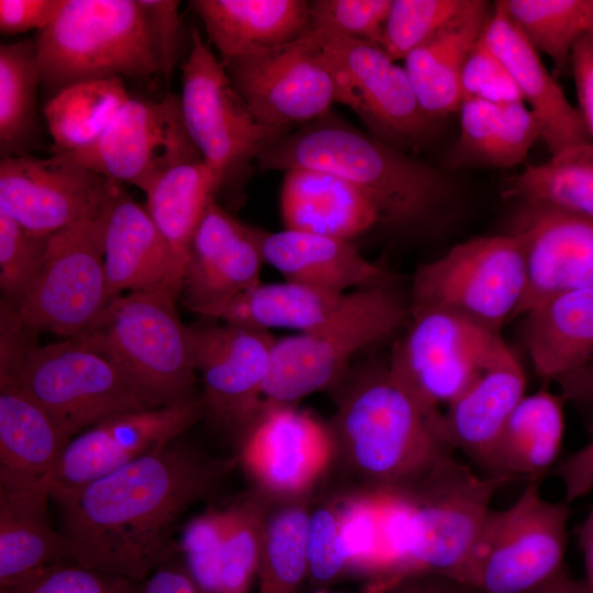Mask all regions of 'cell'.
I'll use <instances>...</instances> for the list:
<instances>
[{"mask_svg": "<svg viewBox=\"0 0 593 593\" xmlns=\"http://www.w3.org/2000/svg\"><path fill=\"white\" fill-rule=\"evenodd\" d=\"M251 488L273 500L314 494L327 473V423L293 404L266 402L236 446Z\"/></svg>", "mask_w": 593, "mask_h": 593, "instance_id": "obj_19", "label": "cell"}, {"mask_svg": "<svg viewBox=\"0 0 593 593\" xmlns=\"http://www.w3.org/2000/svg\"><path fill=\"white\" fill-rule=\"evenodd\" d=\"M181 82L186 128L220 191L240 180L250 163L290 131L262 122L251 111L197 29Z\"/></svg>", "mask_w": 593, "mask_h": 593, "instance_id": "obj_12", "label": "cell"}, {"mask_svg": "<svg viewBox=\"0 0 593 593\" xmlns=\"http://www.w3.org/2000/svg\"><path fill=\"white\" fill-rule=\"evenodd\" d=\"M49 237L27 230L0 210V288L4 301L15 309L41 266Z\"/></svg>", "mask_w": 593, "mask_h": 593, "instance_id": "obj_45", "label": "cell"}, {"mask_svg": "<svg viewBox=\"0 0 593 593\" xmlns=\"http://www.w3.org/2000/svg\"><path fill=\"white\" fill-rule=\"evenodd\" d=\"M60 155L144 193L174 167L203 161L174 93L159 101L130 98L98 139Z\"/></svg>", "mask_w": 593, "mask_h": 593, "instance_id": "obj_15", "label": "cell"}, {"mask_svg": "<svg viewBox=\"0 0 593 593\" xmlns=\"http://www.w3.org/2000/svg\"><path fill=\"white\" fill-rule=\"evenodd\" d=\"M370 585L372 593H475L456 579L428 571H410Z\"/></svg>", "mask_w": 593, "mask_h": 593, "instance_id": "obj_53", "label": "cell"}, {"mask_svg": "<svg viewBox=\"0 0 593 593\" xmlns=\"http://www.w3.org/2000/svg\"><path fill=\"white\" fill-rule=\"evenodd\" d=\"M513 232L522 235L526 255V286L513 317L593 286V219L523 205Z\"/></svg>", "mask_w": 593, "mask_h": 593, "instance_id": "obj_22", "label": "cell"}, {"mask_svg": "<svg viewBox=\"0 0 593 593\" xmlns=\"http://www.w3.org/2000/svg\"><path fill=\"white\" fill-rule=\"evenodd\" d=\"M332 394V457L323 481L339 491L398 500L451 454L441 415L427 413L388 363L349 370Z\"/></svg>", "mask_w": 593, "mask_h": 593, "instance_id": "obj_2", "label": "cell"}, {"mask_svg": "<svg viewBox=\"0 0 593 593\" xmlns=\"http://www.w3.org/2000/svg\"><path fill=\"white\" fill-rule=\"evenodd\" d=\"M491 12L486 1L471 0L460 14L404 59L419 104L432 120L459 110L462 69Z\"/></svg>", "mask_w": 593, "mask_h": 593, "instance_id": "obj_30", "label": "cell"}, {"mask_svg": "<svg viewBox=\"0 0 593 593\" xmlns=\"http://www.w3.org/2000/svg\"><path fill=\"white\" fill-rule=\"evenodd\" d=\"M522 34L556 70L570 68L572 48L585 34L586 0H502Z\"/></svg>", "mask_w": 593, "mask_h": 593, "instance_id": "obj_41", "label": "cell"}, {"mask_svg": "<svg viewBox=\"0 0 593 593\" xmlns=\"http://www.w3.org/2000/svg\"><path fill=\"white\" fill-rule=\"evenodd\" d=\"M107 296L171 290L181 295L184 267L148 212L124 191L113 202L104 240Z\"/></svg>", "mask_w": 593, "mask_h": 593, "instance_id": "obj_23", "label": "cell"}, {"mask_svg": "<svg viewBox=\"0 0 593 593\" xmlns=\"http://www.w3.org/2000/svg\"><path fill=\"white\" fill-rule=\"evenodd\" d=\"M528 593H590L584 581L571 577L564 569L551 580Z\"/></svg>", "mask_w": 593, "mask_h": 593, "instance_id": "obj_58", "label": "cell"}, {"mask_svg": "<svg viewBox=\"0 0 593 593\" xmlns=\"http://www.w3.org/2000/svg\"><path fill=\"white\" fill-rule=\"evenodd\" d=\"M71 439L14 379L0 374V488L35 489Z\"/></svg>", "mask_w": 593, "mask_h": 593, "instance_id": "obj_26", "label": "cell"}, {"mask_svg": "<svg viewBox=\"0 0 593 593\" xmlns=\"http://www.w3.org/2000/svg\"><path fill=\"white\" fill-rule=\"evenodd\" d=\"M556 382L564 403L572 404L593 423V357Z\"/></svg>", "mask_w": 593, "mask_h": 593, "instance_id": "obj_56", "label": "cell"}, {"mask_svg": "<svg viewBox=\"0 0 593 593\" xmlns=\"http://www.w3.org/2000/svg\"><path fill=\"white\" fill-rule=\"evenodd\" d=\"M460 131L450 154L454 165L510 168L522 163L541 137L536 114L524 102L499 104L463 99Z\"/></svg>", "mask_w": 593, "mask_h": 593, "instance_id": "obj_34", "label": "cell"}, {"mask_svg": "<svg viewBox=\"0 0 593 593\" xmlns=\"http://www.w3.org/2000/svg\"><path fill=\"white\" fill-rule=\"evenodd\" d=\"M567 502L544 499L535 480L505 510H490L475 541L465 584L475 593H528L563 568Z\"/></svg>", "mask_w": 593, "mask_h": 593, "instance_id": "obj_10", "label": "cell"}, {"mask_svg": "<svg viewBox=\"0 0 593 593\" xmlns=\"http://www.w3.org/2000/svg\"><path fill=\"white\" fill-rule=\"evenodd\" d=\"M392 0L309 1L310 30L380 44Z\"/></svg>", "mask_w": 593, "mask_h": 593, "instance_id": "obj_48", "label": "cell"}, {"mask_svg": "<svg viewBox=\"0 0 593 593\" xmlns=\"http://www.w3.org/2000/svg\"><path fill=\"white\" fill-rule=\"evenodd\" d=\"M264 262L255 227L211 201L188 247L181 293L186 307L214 318L234 298L261 282Z\"/></svg>", "mask_w": 593, "mask_h": 593, "instance_id": "obj_21", "label": "cell"}, {"mask_svg": "<svg viewBox=\"0 0 593 593\" xmlns=\"http://www.w3.org/2000/svg\"><path fill=\"white\" fill-rule=\"evenodd\" d=\"M471 0H392L380 47L394 61L405 59L452 19Z\"/></svg>", "mask_w": 593, "mask_h": 593, "instance_id": "obj_44", "label": "cell"}, {"mask_svg": "<svg viewBox=\"0 0 593 593\" xmlns=\"http://www.w3.org/2000/svg\"><path fill=\"white\" fill-rule=\"evenodd\" d=\"M523 337L536 372L558 381L593 357V286L557 294L525 314Z\"/></svg>", "mask_w": 593, "mask_h": 593, "instance_id": "obj_31", "label": "cell"}, {"mask_svg": "<svg viewBox=\"0 0 593 593\" xmlns=\"http://www.w3.org/2000/svg\"><path fill=\"white\" fill-rule=\"evenodd\" d=\"M269 497L251 488L224 508L222 593H248L257 577Z\"/></svg>", "mask_w": 593, "mask_h": 593, "instance_id": "obj_42", "label": "cell"}, {"mask_svg": "<svg viewBox=\"0 0 593 593\" xmlns=\"http://www.w3.org/2000/svg\"><path fill=\"white\" fill-rule=\"evenodd\" d=\"M525 385L524 371L512 353L446 407L440 419L445 441L486 473L499 436L525 395Z\"/></svg>", "mask_w": 593, "mask_h": 593, "instance_id": "obj_27", "label": "cell"}, {"mask_svg": "<svg viewBox=\"0 0 593 593\" xmlns=\"http://www.w3.org/2000/svg\"><path fill=\"white\" fill-rule=\"evenodd\" d=\"M510 479L478 474L451 454L398 499L406 510L405 573L428 571L462 583L497 490Z\"/></svg>", "mask_w": 593, "mask_h": 593, "instance_id": "obj_8", "label": "cell"}, {"mask_svg": "<svg viewBox=\"0 0 593 593\" xmlns=\"http://www.w3.org/2000/svg\"><path fill=\"white\" fill-rule=\"evenodd\" d=\"M202 394L175 405L109 417L76 435L35 489L81 488L166 446L204 418Z\"/></svg>", "mask_w": 593, "mask_h": 593, "instance_id": "obj_20", "label": "cell"}, {"mask_svg": "<svg viewBox=\"0 0 593 593\" xmlns=\"http://www.w3.org/2000/svg\"><path fill=\"white\" fill-rule=\"evenodd\" d=\"M255 234L264 261L287 281L337 293L393 282L383 268L367 260L350 240L290 228L267 232L255 227Z\"/></svg>", "mask_w": 593, "mask_h": 593, "instance_id": "obj_25", "label": "cell"}, {"mask_svg": "<svg viewBox=\"0 0 593 593\" xmlns=\"http://www.w3.org/2000/svg\"><path fill=\"white\" fill-rule=\"evenodd\" d=\"M0 593H8L4 589L0 588Z\"/></svg>", "mask_w": 593, "mask_h": 593, "instance_id": "obj_61", "label": "cell"}, {"mask_svg": "<svg viewBox=\"0 0 593 593\" xmlns=\"http://www.w3.org/2000/svg\"><path fill=\"white\" fill-rule=\"evenodd\" d=\"M348 293H337L292 281L262 283L234 298L214 318L248 328H289L310 332L332 318Z\"/></svg>", "mask_w": 593, "mask_h": 593, "instance_id": "obj_35", "label": "cell"}, {"mask_svg": "<svg viewBox=\"0 0 593 593\" xmlns=\"http://www.w3.org/2000/svg\"><path fill=\"white\" fill-rule=\"evenodd\" d=\"M503 195L522 205L593 219V142L577 144L512 177Z\"/></svg>", "mask_w": 593, "mask_h": 593, "instance_id": "obj_36", "label": "cell"}, {"mask_svg": "<svg viewBox=\"0 0 593 593\" xmlns=\"http://www.w3.org/2000/svg\"><path fill=\"white\" fill-rule=\"evenodd\" d=\"M41 72L35 40L0 46V154L1 158L29 154L40 127L36 96Z\"/></svg>", "mask_w": 593, "mask_h": 593, "instance_id": "obj_39", "label": "cell"}, {"mask_svg": "<svg viewBox=\"0 0 593 593\" xmlns=\"http://www.w3.org/2000/svg\"><path fill=\"white\" fill-rule=\"evenodd\" d=\"M122 192L120 183L60 154L0 161V210L36 234L52 235L98 216Z\"/></svg>", "mask_w": 593, "mask_h": 593, "instance_id": "obj_18", "label": "cell"}, {"mask_svg": "<svg viewBox=\"0 0 593 593\" xmlns=\"http://www.w3.org/2000/svg\"><path fill=\"white\" fill-rule=\"evenodd\" d=\"M51 496L40 489L0 488V586L71 560L70 545L52 524Z\"/></svg>", "mask_w": 593, "mask_h": 593, "instance_id": "obj_33", "label": "cell"}, {"mask_svg": "<svg viewBox=\"0 0 593 593\" xmlns=\"http://www.w3.org/2000/svg\"><path fill=\"white\" fill-rule=\"evenodd\" d=\"M316 593H326V592L320 590ZM363 593H372V590L368 586Z\"/></svg>", "mask_w": 593, "mask_h": 593, "instance_id": "obj_60", "label": "cell"}, {"mask_svg": "<svg viewBox=\"0 0 593 593\" xmlns=\"http://www.w3.org/2000/svg\"><path fill=\"white\" fill-rule=\"evenodd\" d=\"M188 338L202 381L204 417L237 446L264 406V388L277 338L268 331L224 322L188 325Z\"/></svg>", "mask_w": 593, "mask_h": 593, "instance_id": "obj_16", "label": "cell"}, {"mask_svg": "<svg viewBox=\"0 0 593 593\" xmlns=\"http://www.w3.org/2000/svg\"><path fill=\"white\" fill-rule=\"evenodd\" d=\"M219 191L210 168L197 161L174 167L145 193L146 211L183 267L197 225Z\"/></svg>", "mask_w": 593, "mask_h": 593, "instance_id": "obj_38", "label": "cell"}, {"mask_svg": "<svg viewBox=\"0 0 593 593\" xmlns=\"http://www.w3.org/2000/svg\"><path fill=\"white\" fill-rule=\"evenodd\" d=\"M233 86L265 123L290 128L313 122L336 102V89L315 36L301 37L222 64Z\"/></svg>", "mask_w": 593, "mask_h": 593, "instance_id": "obj_17", "label": "cell"}, {"mask_svg": "<svg viewBox=\"0 0 593 593\" xmlns=\"http://www.w3.org/2000/svg\"><path fill=\"white\" fill-rule=\"evenodd\" d=\"M35 41L41 88L49 98L81 82L160 74L155 32L139 0H66Z\"/></svg>", "mask_w": 593, "mask_h": 593, "instance_id": "obj_5", "label": "cell"}, {"mask_svg": "<svg viewBox=\"0 0 593 593\" xmlns=\"http://www.w3.org/2000/svg\"><path fill=\"white\" fill-rule=\"evenodd\" d=\"M307 31L331 71L336 102L349 107L370 135L399 150L425 139L434 120L421 107L404 66L379 44Z\"/></svg>", "mask_w": 593, "mask_h": 593, "instance_id": "obj_14", "label": "cell"}, {"mask_svg": "<svg viewBox=\"0 0 593 593\" xmlns=\"http://www.w3.org/2000/svg\"><path fill=\"white\" fill-rule=\"evenodd\" d=\"M553 473L563 485L567 503L590 493L593 490V438L559 462Z\"/></svg>", "mask_w": 593, "mask_h": 593, "instance_id": "obj_54", "label": "cell"}, {"mask_svg": "<svg viewBox=\"0 0 593 593\" xmlns=\"http://www.w3.org/2000/svg\"><path fill=\"white\" fill-rule=\"evenodd\" d=\"M138 583L67 560L41 567L1 588L8 593H137Z\"/></svg>", "mask_w": 593, "mask_h": 593, "instance_id": "obj_47", "label": "cell"}, {"mask_svg": "<svg viewBox=\"0 0 593 593\" xmlns=\"http://www.w3.org/2000/svg\"><path fill=\"white\" fill-rule=\"evenodd\" d=\"M342 518V494L321 482L312 502L307 527V580L317 589L326 588L349 573Z\"/></svg>", "mask_w": 593, "mask_h": 593, "instance_id": "obj_43", "label": "cell"}, {"mask_svg": "<svg viewBox=\"0 0 593 593\" xmlns=\"http://www.w3.org/2000/svg\"><path fill=\"white\" fill-rule=\"evenodd\" d=\"M222 64L236 57L292 42L310 27L309 1L192 0Z\"/></svg>", "mask_w": 593, "mask_h": 593, "instance_id": "obj_28", "label": "cell"}, {"mask_svg": "<svg viewBox=\"0 0 593 593\" xmlns=\"http://www.w3.org/2000/svg\"><path fill=\"white\" fill-rule=\"evenodd\" d=\"M410 304L392 283L350 292L323 325L276 340L264 388L266 402L293 404L317 391H333L361 350L407 324Z\"/></svg>", "mask_w": 593, "mask_h": 593, "instance_id": "obj_7", "label": "cell"}, {"mask_svg": "<svg viewBox=\"0 0 593 593\" xmlns=\"http://www.w3.org/2000/svg\"><path fill=\"white\" fill-rule=\"evenodd\" d=\"M314 495L269 497L257 569L260 593H300L309 575L307 527Z\"/></svg>", "mask_w": 593, "mask_h": 593, "instance_id": "obj_37", "label": "cell"}, {"mask_svg": "<svg viewBox=\"0 0 593 593\" xmlns=\"http://www.w3.org/2000/svg\"><path fill=\"white\" fill-rule=\"evenodd\" d=\"M579 113L584 126L593 141V38L583 34L575 42L570 57Z\"/></svg>", "mask_w": 593, "mask_h": 593, "instance_id": "obj_52", "label": "cell"}, {"mask_svg": "<svg viewBox=\"0 0 593 593\" xmlns=\"http://www.w3.org/2000/svg\"><path fill=\"white\" fill-rule=\"evenodd\" d=\"M512 354L500 333L444 309L410 313L392 349V377L430 415Z\"/></svg>", "mask_w": 593, "mask_h": 593, "instance_id": "obj_9", "label": "cell"}, {"mask_svg": "<svg viewBox=\"0 0 593 593\" xmlns=\"http://www.w3.org/2000/svg\"><path fill=\"white\" fill-rule=\"evenodd\" d=\"M483 37L515 80L524 101L537 115L541 137L551 155L577 144L593 142L582 118L541 63L539 53L496 1Z\"/></svg>", "mask_w": 593, "mask_h": 593, "instance_id": "obj_24", "label": "cell"}, {"mask_svg": "<svg viewBox=\"0 0 593 593\" xmlns=\"http://www.w3.org/2000/svg\"><path fill=\"white\" fill-rule=\"evenodd\" d=\"M578 541L584 563L583 581L590 593H593V507L579 528Z\"/></svg>", "mask_w": 593, "mask_h": 593, "instance_id": "obj_57", "label": "cell"}, {"mask_svg": "<svg viewBox=\"0 0 593 593\" xmlns=\"http://www.w3.org/2000/svg\"><path fill=\"white\" fill-rule=\"evenodd\" d=\"M585 34L593 38V0H586Z\"/></svg>", "mask_w": 593, "mask_h": 593, "instance_id": "obj_59", "label": "cell"}, {"mask_svg": "<svg viewBox=\"0 0 593 593\" xmlns=\"http://www.w3.org/2000/svg\"><path fill=\"white\" fill-rule=\"evenodd\" d=\"M153 25L160 63V75L170 78L177 65L182 33L177 0H139Z\"/></svg>", "mask_w": 593, "mask_h": 593, "instance_id": "obj_50", "label": "cell"}, {"mask_svg": "<svg viewBox=\"0 0 593 593\" xmlns=\"http://www.w3.org/2000/svg\"><path fill=\"white\" fill-rule=\"evenodd\" d=\"M111 206L51 235L41 266L16 309L32 333L78 337L108 304L104 240Z\"/></svg>", "mask_w": 593, "mask_h": 593, "instance_id": "obj_13", "label": "cell"}, {"mask_svg": "<svg viewBox=\"0 0 593 593\" xmlns=\"http://www.w3.org/2000/svg\"><path fill=\"white\" fill-rule=\"evenodd\" d=\"M280 205L284 228L346 240L380 222L374 204L360 189L314 169L284 171Z\"/></svg>", "mask_w": 593, "mask_h": 593, "instance_id": "obj_29", "label": "cell"}, {"mask_svg": "<svg viewBox=\"0 0 593 593\" xmlns=\"http://www.w3.org/2000/svg\"><path fill=\"white\" fill-rule=\"evenodd\" d=\"M224 528V510L209 507L182 529L178 548L199 593H222Z\"/></svg>", "mask_w": 593, "mask_h": 593, "instance_id": "obj_46", "label": "cell"}, {"mask_svg": "<svg viewBox=\"0 0 593 593\" xmlns=\"http://www.w3.org/2000/svg\"><path fill=\"white\" fill-rule=\"evenodd\" d=\"M461 93L462 100L474 98L499 104L524 102L511 72L489 47L483 34L463 66Z\"/></svg>", "mask_w": 593, "mask_h": 593, "instance_id": "obj_49", "label": "cell"}, {"mask_svg": "<svg viewBox=\"0 0 593 593\" xmlns=\"http://www.w3.org/2000/svg\"><path fill=\"white\" fill-rule=\"evenodd\" d=\"M179 296L166 289L124 293L75 337L115 363L152 409L201 394Z\"/></svg>", "mask_w": 593, "mask_h": 593, "instance_id": "obj_6", "label": "cell"}, {"mask_svg": "<svg viewBox=\"0 0 593 593\" xmlns=\"http://www.w3.org/2000/svg\"><path fill=\"white\" fill-rule=\"evenodd\" d=\"M238 465L178 437L81 488L51 496L71 561L145 581L177 547L183 515L214 496Z\"/></svg>", "mask_w": 593, "mask_h": 593, "instance_id": "obj_1", "label": "cell"}, {"mask_svg": "<svg viewBox=\"0 0 593 593\" xmlns=\"http://www.w3.org/2000/svg\"><path fill=\"white\" fill-rule=\"evenodd\" d=\"M177 550L178 545L145 581L138 583L137 593H199L184 562L174 558Z\"/></svg>", "mask_w": 593, "mask_h": 593, "instance_id": "obj_55", "label": "cell"}, {"mask_svg": "<svg viewBox=\"0 0 593 593\" xmlns=\"http://www.w3.org/2000/svg\"><path fill=\"white\" fill-rule=\"evenodd\" d=\"M18 310L0 305V374L14 379L72 436L152 407L108 357L78 338L40 345Z\"/></svg>", "mask_w": 593, "mask_h": 593, "instance_id": "obj_4", "label": "cell"}, {"mask_svg": "<svg viewBox=\"0 0 593 593\" xmlns=\"http://www.w3.org/2000/svg\"><path fill=\"white\" fill-rule=\"evenodd\" d=\"M563 404L560 394L546 389L525 394L499 436L485 474L537 481L546 473L561 448Z\"/></svg>", "mask_w": 593, "mask_h": 593, "instance_id": "obj_32", "label": "cell"}, {"mask_svg": "<svg viewBox=\"0 0 593 593\" xmlns=\"http://www.w3.org/2000/svg\"><path fill=\"white\" fill-rule=\"evenodd\" d=\"M256 161L262 170L305 168L338 176L371 200L381 223L398 228L427 224L451 193L440 171L329 114L289 132Z\"/></svg>", "mask_w": 593, "mask_h": 593, "instance_id": "obj_3", "label": "cell"}, {"mask_svg": "<svg viewBox=\"0 0 593 593\" xmlns=\"http://www.w3.org/2000/svg\"><path fill=\"white\" fill-rule=\"evenodd\" d=\"M128 99L121 78L81 82L49 98L43 113L53 153H70L92 144Z\"/></svg>", "mask_w": 593, "mask_h": 593, "instance_id": "obj_40", "label": "cell"}, {"mask_svg": "<svg viewBox=\"0 0 593 593\" xmlns=\"http://www.w3.org/2000/svg\"><path fill=\"white\" fill-rule=\"evenodd\" d=\"M526 286L521 234L475 237L417 268L410 313L444 309L500 333L519 304Z\"/></svg>", "mask_w": 593, "mask_h": 593, "instance_id": "obj_11", "label": "cell"}, {"mask_svg": "<svg viewBox=\"0 0 593 593\" xmlns=\"http://www.w3.org/2000/svg\"><path fill=\"white\" fill-rule=\"evenodd\" d=\"M66 0H0L2 34H19L32 29L44 30L52 23Z\"/></svg>", "mask_w": 593, "mask_h": 593, "instance_id": "obj_51", "label": "cell"}]
</instances>
